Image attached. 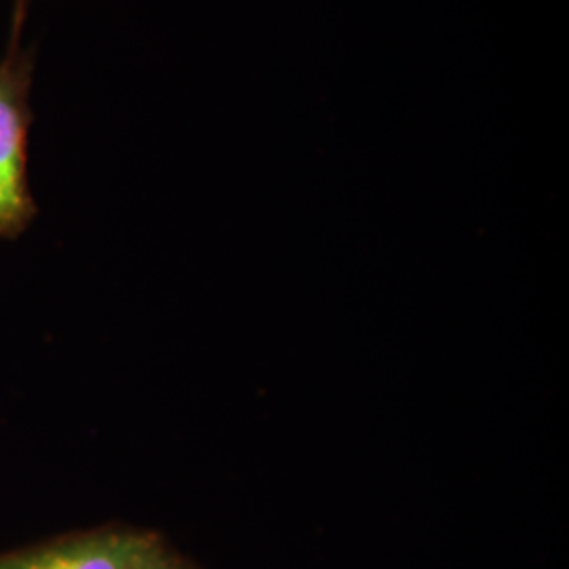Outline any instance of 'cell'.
<instances>
[{"label":"cell","instance_id":"obj_3","mask_svg":"<svg viewBox=\"0 0 569 569\" xmlns=\"http://www.w3.org/2000/svg\"><path fill=\"white\" fill-rule=\"evenodd\" d=\"M136 569H188L182 559L171 555L164 549L163 542H159L154 549L143 557L142 563Z\"/></svg>","mask_w":569,"mask_h":569},{"label":"cell","instance_id":"obj_4","mask_svg":"<svg viewBox=\"0 0 569 569\" xmlns=\"http://www.w3.org/2000/svg\"><path fill=\"white\" fill-rule=\"evenodd\" d=\"M32 0H13V11H11V30H26V21L30 13Z\"/></svg>","mask_w":569,"mask_h":569},{"label":"cell","instance_id":"obj_1","mask_svg":"<svg viewBox=\"0 0 569 569\" xmlns=\"http://www.w3.org/2000/svg\"><path fill=\"white\" fill-rule=\"evenodd\" d=\"M34 74V44L23 30H9L0 56V239H18L39 213L28 176Z\"/></svg>","mask_w":569,"mask_h":569},{"label":"cell","instance_id":"obj_2","mask_svg":"<svg viewBox=\"0 0 569 569\" xmlns=\"http://www.w3.org/2000/svg\"><path fill=\"white\" fill-rule=\"evenodd\" d=\"M161 540L131 529H96L0 555V569H136Z\"/></svg>","mask_w":569,"mask_h":569}]
</instances>
